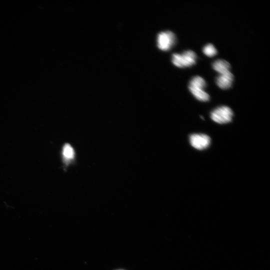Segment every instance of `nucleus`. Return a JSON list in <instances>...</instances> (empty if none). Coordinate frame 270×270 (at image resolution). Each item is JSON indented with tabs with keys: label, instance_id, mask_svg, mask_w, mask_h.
<instances>
[{
	"label": "nucleus",
	"instance_id": "obj_5",
	"mask_svg": "<svg viewBox=\"0 0 270 270\" xmlns=\"http://www.w3.org/2000/svg\"><path fill=\"white\" fill-rule=\"evenodd\" d=\"M190 142L194 148L202 150L209 146L210 138L206 134H195L190 136Z\"/></svg>",
	"mask_w": 270,
	"mask_h": 270
},
{
	"label": "nucleus",
	"instance_id": "obj_8",
	"mask_svg": "<svg viewBox=\"0 0 270 270\" xmlns=\"http://www.w3.org/2000/svg\"><path fill=\"white\" fill-rule=\"evenodd\" d=\"M202 52L205 55L208 57H212L218 53L216 49L212 44H208L206 45L203 48Z\"/></svg>",
	"mask_w": 270,
	"mask_h": 270
},
{
	"label": "nucleus",
	"instance_id": "obj_9",
	"mask_svg": "<svg viewBox=\"0 0 270 270\" xmlns=\"http://www.w3.org/2000/svg\"><path fill=\"white\" fill-rule=\"evenodd\" d=\"M62 154L68 160L73 158L74 152L73 148L69 144H66L64 146L62 149Z\"/></svg>",
	"mask_w": 270,
	"mask_h": 270
},
{
	"label": "nucleus",
	"instance_id": "obj_6",
	"mask_svg": "<svg viewBox=\"0 0 270 270\" xmlns=\"http://www.w3.org/2000/svg\"><path fill=\"white\" fill-rule=\"evenodd\" d=\"M234 80V76L230 72L220 74L216 79L218 86L222 90H227L231 88Z\"/></svg>",
	"mask_w": 270,
	"mask_h": 270
},
{
	"label": "nucleus",
	"instance_id": "obj_1",
	"mask_svg": "<svg viewBox=\"0 0 270 270\" xmlns=\"http://www.w3.org/2000/svg\"><path fill=\"white\" fill-rule=\"evenodd\" d=\"M206 84L201 76H196L190 81L188 89L196 100L201 102L210 100V95L204 91Z\"/></svg>",
	"mask_w": 270,
	"mask_h": 270
},
{
	"label": "nucleus",
	"instance_id": "obj_4",
	"mask_svg": "<svg viewBox=\"0 0 270 270\" xmlns=\"http://www.w3.org/2000/svg\"><path fill=\"white\" fill-rule=\"evenodd\" d=\"M176 42V35L170 31L162 32L158 35V47L163 51L169 50L174 46Z\"/></svg>",
	"mask_w": 270,
	"mask_h": 270
},
{
	"label": "nucleus",
	"instance_id": "obj_2",
	"mask_svg": "<svg viewBox=\"0 0 270 270\" xmlns=\"http://www.w3.org/2000/svg\"><path fill=\"white\" fill-rule=\"evenodd\" d=\"M196 55L191 50L184 51L182 54H173L172 62L176 66L180 68L191 66L196 63Z\"/></svg>",
	"mask_w": 270,
	"mask_h": 270
},
{
	"label": "nucleus",
	"instance_id": "obj_3",
	"mask_svg": "<svg viewBox=\"0 0 270 270\" xmlns=\"http://www.w3.org/2000/svg\"><path fill=\"white\" fill-rule=\"evenodd\" d=\"M233 116L232 109L226 106L218 107L210 112V118L219 124H227L232 122Z\"/></svg>",
	"mask_w": 270,
	"mask_h": 270
},
{
	"label": "nucleus",
	"instance_id": "obj_7",
	"mask_svg": "<svg viewBox=\"0 0 270 270\" xmlns=\"http://www.w3.org/2000/svg\"><path fill=\"white\" fill-rule=\"evenodd\" d=\"M212 66L213 69L220 74L230 72V65L229 62L224 60L219 59L214 61Z\"/></svg>",
	"mask_w": 270,
	"mask_h": 270
}]
</instances>
